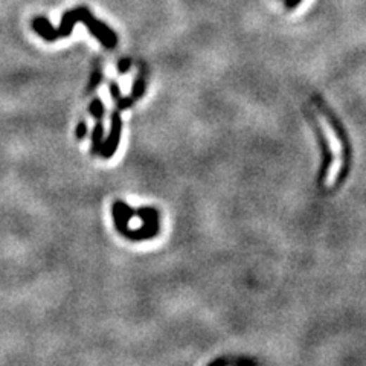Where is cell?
<instances>
[{"mask_svg": "<svg viewBox=\"0 0 366 366\" xmlns=\"http://www.w3.org/2000/svg\"><path fill=\"white\" fill-rule=\"evenodd\" d=\"M313 99H315V103L320 107V110H322V113L327 116V119L329 121L328 124H332L333 130H334V133H336V137L339 139V142H341L342 149H343V165L341 167V172H339V176H337V179H336V185H334V188H337V187L342 185L343 180H345L346 176H348V172H350V168H351V154H353V153H351L350 139H348L345 128L342 127V122L339 121V119L333 115L332 110H329V108L322 103V101L319 99V96H315Z\"/></svg>", "mask_w": 366, "mask_h": 366, "instance_id": "obj_1", "label": "cell"}, {"mask_svg": "<svg viewBox=\"0 0 366 366\" xmlns=\"http://www.w3.org/2000/svg\"><path fill=\"white\" fill-rule=\"evenodd\" d=\"M304 113L307 115L311 127H313V130H315L316 137H317L319 146H320V153H322V162H320V168H319V174H317L316 182L319 183V185H324L325 179L328 177L329 168H332V165H333V151H332V149H329V142H328L327 136H325V133L322 130V127L319 125L316 116L311 113L308 108H304Z\"/></svg>", "mask_w": 366, "mask_h": 366, "instance_id": "obj_2", "label": "cell"}, {"mask_svg": "<svg viewBox=\"0 0 366 366\" xmlns=\"http://www.w3.org/2000/svg\"><path fill=\"white\" fill-rule=\"evenodd\" d=\"M121 134H122V119L119 116V110H116V112H113L112 115V122H110L108 139L106 141L104 145H101V150H99L106 159L112 158L115 151L118 150L119 141H121Z\"/></svg>", "mask_w": 366, "mask_h": 366, "instance_id": "obj_3", "label": "cell"}, {"mask_svg": "<svg viewBox=\"0 0 366 366\" xmlns=\"http://www.w3.org/2000/svg\"><path fill=\"white\" fill-rule=\"evenodd\" d=\"M145 87H146V81H145V69L142 68L139 75H137V78L134 80V86H133V90H132V95L130 98L134 101L139 99L144 94H145Z\"/></svg>", "mask_w": 366, "mask_h": 366, "instance_id": "obj_4", "label": "cell"}, {"mask_svg": "<svg viewBox=\"0 0 366 366\" xmlns=\"http://www.w3.org/2000/svg\"><path fill=\"white\" fill-rule=\"evenodd\" d=\"M103 134H104V127L103 121H96L94 134H92V153L98 154L101 150V145H103Z\"/></svg>", "mask_w": 366, "mask_h": 366, "instance_id": "obj_5", "label": "cell"}, {"mask_svg": "<svg viewBox=\"0 0 366 366\" xmlns=\"http://www.w3.org/2000/svg\"><path fill=\"white\" fill-rule=\"evenodd\" d=\"M89 110H90L92 116H94L96 121H103V116H104V104H103V101H101L99 98H95L94 101H92Z\"/></svg>", "mask_w": 366, "mask_h": 366, "instance_id": "obj_6", "label": "cell"}, {"mask_svg": "<svg viewBox=\"0 0 366 366\" xmlns=\"http://www.w3.org/2000/svg\"><path fill=\"white\" fill-rule=\"evenodd\" d=\"M101 80H103V70H101V68H99V66H96V68H95V70H94V73H92V77H90V82H89V92L95 90V89L99 86Z\"/></svg>", "mask_w": 366, "mask_h": 366, "instance_id": "obj_7", "label": "cell"}, {"mask_svg": "<svg viewBox=\"0 0 366 366\" xmlns=\"http://www.w3.org/2000/svg\"><path fill=\"white\" fill-rule=\"evenodd\" d=\"M132 66V60L130 58H121L118 63V72L119 73H125Z\"/></svg>", "mask_w": 366, "mask_h": 366, "instance_id": "obj_8", "label": "cell"}, {"mask_svg": "<svg viewBox=\"0 0 366 366\" xmlns=\"http://www.w3.org/2000/svg\"><path fill=\"white\" fill-rule=\"evenodd\" d=\"M110 95H112L116 101L121 98V90H119V86H118L116 81L110 82Z\"/></svg>", "mask_w": 366, "mask_h": 366, "instance_id": "obj_9", "label": "cell"}, {"mask_svg": "<svg viewBox=\"0 0 366 366\" xmlns=\"http://www.w3.org/2000/svg\"><path fill=\"white\" fill-rule=\"evenodd\" d=\"M86 134H87V124L80 122L77 125V137H78V139H84Z\"/></svg>", "mask_w": 366, "mask_h": 366, "instance_id": "obj_10", "label": "cell"}, {"mask_svg": "<svg viewBox=\"0 0 366 366\" xmlns=\"http://www.w3.org/2000/svg\"><path fill=\"white\" fill-rule=\"evenodd\" d=\"M302 0H286V8L287 9H295Z\"/></svg>", "mask_w": 366, "mask_h": 366, "instance_id": "obj_11", "label": "cell"}]
</instances>
